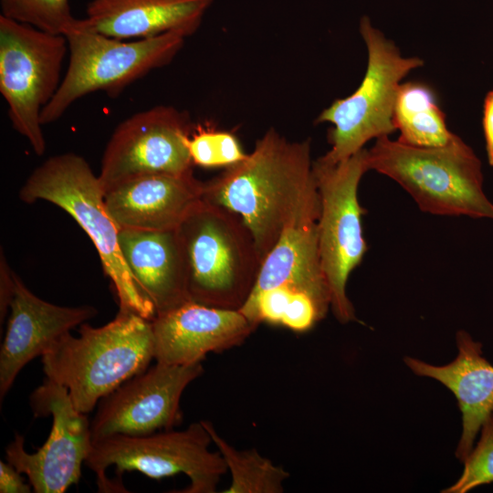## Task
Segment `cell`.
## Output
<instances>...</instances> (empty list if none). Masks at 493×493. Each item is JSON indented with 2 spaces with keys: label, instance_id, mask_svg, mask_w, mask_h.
Instances as JSON below:
<instances>
[{
  "label": "cell",
  "instance_id": "7402d4cb",
  "mask_svg": "<svg viewBox=\"0 0 493 493\" xmlns=\"http://www.w3.org/2000/svg\"><path fill=\"white\" fill-rule=\"evenodd\" d=\"M238 310L256 327L267 322L297 332L310 330L327 314L311 296L287 286L250 295Z\"/></svg>",
  "mask_w": 493,
  "mask_h": 493
},
{
  "label": "cell",
  "instance_id": "83f0119b",
  "mask_svg": "<svg viewBox=\"0 0 493 493\" xmlns=\"http://www.w3.org/2000/svg\"><path fill=\"white\" fill-rule=\"evenodd\" d=\"M20 474L10 463L0 461V492H31V485L25 483Z\"/></svg>",
  "mask_w": 493,
  "mask_h": 493
},
{
  "label": "cell",
  "instance_id": "f1b7e54d",
  "mask_svg": "<svg viewBox=\"0 0 493 493\" xmlns=\"http://www.w3.org/2000/svg\"><path fill=\"white\" fill-rule=\"evenodd\" d=\"M482 129L488 164L493 166V89L483 101Z\"/></svg>",
  "mask_w": 493,
  "mask_h": 493
},
{
  "label": "cell",
  "instance_id": "8fae6325",
  "mask_svg": "<svg viewBox=\"0 0 493 493\" xmlns=\"http://www.w3.org/2000/svg\"><path fill=\"white\" fill-rule=\"evenodd\" d=\"M35 416H52L46 443L35 453L25 450L16 434L5 448L8 463L26 474L36 493H63L77 484L91 447L90 421L74 406L66 387L46 378L30 396Z\"/></svg>",
  "mask_w": 493,
  "mask_h": 493
},
{
  "label": "cell",
  "instance_id": "9a60e30c",
  "mask_svg": "<svg viewBox=\"0 0 493 493\" xmlns=\"http://www.w3.org/2000/svg\"><path fill=\"white\" fill-rule=\"evenodd\" d=\"M10 315L0 350V397L12 387L20 371L43 356L65 334L98 314L92 306L68 307L35 295L16 276Z\"/></svg>",
  "mask_w": 493,
  "mask_h": 493
},
{
  "label": "cell",
  "instance_id": "ba28073f",
  "mask_svg": "<svg viewBox=\"0 0 493 493\" xmlns=\"http://www.w3.org/2000/svg\"><path fill=\"white\" fill-rule=\"evenodd\" d=\"M211 443L202 421L182 431L115 435L92 442L85 464L95 473L101 492H127L106 476V469L114 466L120 476L136 470L158 479L183 473L189 477L190 485L177 492L215 493L228 469L220 452L209 450Z\"/></svg>",
  "mask_w": 493,
  "mask_h": 493
},
{
  "label": "cell",
  "instance_id": "cb8c5ba5",
  "mask_svg": "<svg viewBox=\"0 0 493 493\" xmlns=\"http://www.w3.org/2000/svg\"><path fill=\"white\" fill-rule=\"evenodd\" d=\"M1 15L43 31L66 36L77 18L68 0H0Z\"/></svg>",
  "mask_w": 493,
  "mask_h": 493
},
{
  "label": "cell",
  "instance_id": "7c38bea8",
  "mask_svg": "<svg viewBox=\"0 0 493 493\" xmlns=\"http://www.w3.org/2000/svg\"><path fill=\"white\" fill-rule=\"evenodd\" d=\"M193 128L188 113L167 105L136 112L121 121L101 159L98 175L104 191L139 175L193 171L188 146Z\"/></svg>",
  "mask_w": 493,
  "mask_h": 493
},
{
  "label": "cell",
  "instance_id": "277c9868",
  "mask_svg": "<svg viewBox=\"0 0 493 493\" xmlns=\"http://www.w3.org/2000/svg\"><path fill=\"white\" fill-rule=\"evenodd\" d=\"M367 165L369 171L399 184L423 212L493 220V203L483 188L482 163L458 136L435 148L383 136L367 150Z\"/></svg>",
  "mask_w": 493,
  "mask_h": 493
},
{
  "label": "cell",
  "instance_id": "6da1fadb",
  "mask_svg": "<svg viewBox=\"0 0 493 493\" xmlns=\"http://www.w3.org/2000/svg\"><path fill=\"white\" fill-rule=\"evenodd\" d=\"M203 199L243 219L262 261L298 215L320 210L309 140L269 129L242 162L205 182Z\"/></svg>",
  "mask_w": 493,
  "mask_h": 493
},
{
  "label": "cell",
  "instance_id": "ac0fdd59",
  "mask_svg": "<svg viewBox=\"0 0 493 493\" xmlns=\"http://www.w3.org/2000/svg\"><path fill=\"white\" fill-rule=\"evenodd\" d=\"M457 355L442 366L405 357L404 362L419 376L435 379L456 398L462 414V434L456 450L461 461L467 457L485 421L493 413V364L483 355L482 343L466 330L456 333Z\"/></svg>",
  "mask_w": 493,
  "mask_h": 493
},
{
  "label": "cell",
  "instance_id": "d6986e66",
  "mask_svg": "<svg viewBox=\"0 0 493 493\" xmlns=\"http://www.w3.org/2000/svg\"><path fill=\"white\" fill-rule=\"evenodd\" d=\"M213 0H91L84 23L105 36L142 39L169 32L188 37L201 25Z\"/></svg>",
  "mask_w": 493,
  "mask_h": 493
},
{
  "label": "cell",
  "instance_id": "4fadbf2b",
  "mask_svg": "<svg viewBox=\"0 0 493 493\" xmlns=\"http://www.w3.org/2000/svg\"><path fill=\"white\" fill-rule=\"evenodd\" d=\"M204 372L202 362H161L137 374L98 404L90 421L92 442L115 435H146L181 424L184 391Z\"/></svg>",
  "mask_w": 493,
  "mask_h": 493
},
{
  "label": "cell",
  "instance_id": "2e32d148",
  "mask_svg": "<svg viewBox=\"0 0 493 493\" xmlns=\"http://www.w3.org/2000/svg\"><path fill=\"white\" fill-rule=\"evenodd\" d=\"M204 185L193 171L148 173L105 191V205L120 230L176 229L203 201Z\"/></svg>",
  "mask_w": 493,
  "mask_h": 493
},
{
  "label": "cell",
  "instance_id": "44dd1931",
  "mask_svg": "<svg viewBox=\"0 0 493 493\" xmlns=\"http://www.w3.org/2000/svg\"><path fill=\"white\" fill-rule=\"evenodd\" d=\"M398 141L415 147L435 148L451 143L456 137L449 131L446 114L435 90L419 81L401 83L393 110Z\"/></svg>",
  "mask_w": 493,
  "mask_h": 493
},
{
  "label": "cell",
  "instance_id": "484cf974",
  "mask_svg": "<svg viewBox=\"0 0 493 493\" xmlns=\"http://www.w3.org/2000/svg\"><path fill=\"white\" fill-rule=\"evenodd\" d=\"M480 438L464 460L461 477L444 493H467L493 483V414L483 424Z\"/></svg>",
  "mask_w": 493,
  "mask_h": 493
},
{
  "label": "cell",
  "instance_id": "5bb4252c",
  "mask_svg": "<svg viewBox=\"0 0 493 493\" xmlns=\"http://www.w3.org/2000/svg\"><path fill=\"white\" fill-rule=\"evenodd\" d=\"M156 362L190 365L243 343L257 329L238 309L187 301L152 320Z\"/></svg>",
  "mask_w": 493,
  "mask_h": 493
},
{
  "label": "cell",
  "instance_id": "603a6c76",
  "mask_svg": "<svg viewBox=\"0 0 493 493\" xmlns=\"http://www.w3.org/2000/svg\"><path fill=\"white\" fill-rule=\"evenodd\" d=\"M231 473V485L224 493H282L289 473L261 456L257 449L237 450L215 431L209 421H202Z\"/></svg>",
  "mask_w": 493,
  "mask_h": 493
},
{
  "label": "cell",
  "instance_id": "e0dca14e",
  "mask_svg": "<svg viewBox=\"0 0 493 493\" xmlns=\"http://www.w3.org/2000/svg\"><path fill=\"white\" fill-rule=\"evenodd\" d=\"M119 244L125 263L156 316L191 300L188 268L179 228L121 229Z\"/></svg>",
  "mask_w": 493,
  "mask_h": 493
},
{
  "label": "cell",
  "instance_id": "52a82bcc",
  "mask_svg": "<svg viewBox=\"0 0 493 493\" xmlns=\"http://www.w3.org/2000/svg\"><path fill=\"white\" fill-rule=\"evenodd\" d=\"M360 32L368 51L365 75L353 93L335 100L316 120L332 125L328 132L330 149L320 157L330 163L352 156L372 139L396 131L393 110L401 80L424 65L420 58L403 57L367 17L362 18Z\"/></svg>",
  "mask_w": 493,
  "mask_h": 493
},
{
  "label": "cell",
  "instance_id": "5b68a950",
  "mask_svg": "<svg viewBox=\"0 0 493 493\" xmlns=\"http://www.w3.org/2000/svg\"><path fill=\"white\" fill-rule=\"evenodd\" d=\"M179 230L185 250L191 300L239 309L256 284L262 262L243 219L203 199Z\"/></svg>",
  "mask_w": 493,
  "mask_h": 493
},
{
  "label": "cell",
  "instance_id": "3957f363",
  "mask_svg": "<svg viewBox=\"0 0 493 493\" xmlns=\"http://www.w3.org/2000/svg\"><path fill=\"white\" fill-rule=\"evenodd\" d=\"M104 195L99 175L84 157L74 152L47 159L33 170L18 193L26 204L47 201L67 212L93 243L119 311L152 320L154 307L125 263L119 244L120 229L107 210Z\"/></svg>",
  "mask_w": 493,
  "mask_h": 493
},
{
  "label": "cell",
  "instance_id": "f546056e",
  "mask_svg": "<svg viewBox=\"0 0 493 493\" xmlns=\"http://www.w3.org/2000/svg\"><path fill=\"white\" fill-rule=\"evenodd\" d=\"M493 414V413H492Z\"/></svg>",
  "mask_w": 493,
  "mask_h": 493
},
{
  "label": "cell",
  "instance_id": "30bf717a",
  "mask_svg": "<svg viewBox=\"0 0 493 493\" xmlns=\"http://www.w3.org/2000/svg\"><path fill=\"white\" fill-rule=\"evenodd\" d=\"M68 53L65 36L0 15V93L12 127L38 156L46 151L41 112L60 86Z\"/></svg>",
  "mask_w": 493,
  "mask_h": 493
},
{
  "label": "cell",
  "instance_id": "9c48e42d",
  "mask_svg": "<svg viewBox=\"0 0 493 493\" xmlns=\"http://www.w3.org/2000/svg\"><path fill=\"white\" fill-rule=\"evenodd\" d=\"M367 149L336 163L320 157L313 161L320 194L318 244L322 270L330 294V307L341 323L356 321L354 308L346 294L348 278L367 251L358 188L368 172Z\"/></svg>",
  "mask_w": 493,
  "mask_h": 493
},
{
  "label": "cell",
  "instance_id": "7a4b0ae2",
  "mask_svg": "<svg viewBox=\"0 0 493 493\" xmlns=\"http://www.w3.org/2000/svg\"><path fill=\"white\" fill-rule=\"evenodd\" d=\"M41 358L46 377L66 387L76 409L88 414L148 369L154 359L152 320L119 311L101 327L82 323L78 337L65 334Z\"/></svg>",
  "mask_w": 493,
  "mask_h": 493
},
{
  "label": "cell",
  "instance_id": "ffe728a7",
  "mask_svg": "<svg viewBox=\"0 0 493 493\" xmlns=\"http://www.w3.org/2000/svg\"><path fill=\"white\" fill-rule=\"evenodd\" d=\"M320 211L303 213L286 226L262 260L250 295L287 286L309 294L328 312L330 294L318 244Z\"/></svg>",
  "mask_w": 493,
  "mask_h": 493
},
{
  "label": "cell",
  "instance_id": "d4e9b609",
  "mask_svg": "<svg viewBox=\"0 0 493 493\" xmlns=\"http://www.w3.org/2000/svg\"><path fill=\"white\" fill-rule=\"evenodd\" d=\"M188 146L193 164L205 168L226 169L247 155L235 134L209 126L194 129Z\"/></svg>",
  "mask_w": 493,
  "mask_h": 493
},
{
  "label": "cell",
  "instance_id": "4316f807",
  "mask_svg": "<svg viewBox=\"0 0 493 493\" xmlns=\"http://www.w3.org/2000/svg\"><path fill=\"white\" fill-rule=\"evenodd\" d=\"M16 274L9 267L3 251L0 255V321L1 324L10 308L16 288Z\"/></svg>",
  "mask_w": 493,
  "mask_h": 493
},
{
  "label": "cell",
  "instance_id": "8992f818",
  "mask_svg": "<svg viewBox=\"0 0 493 493\" xmlns=\"http://www.w3.org/2000/svg\"><path fill=\"white\" fill-rule=\"evenodd\" d=\"M68 65L60 86L40 116L42 125L59 120L78 100L103 91L119 96L151 71L166 66L182 49L185 37L176 32L123 40L90 29L83 19L65 36Z\"/></svg>",
  "mask_w": 493,
  "mask_h": 493
}]
</instances>
